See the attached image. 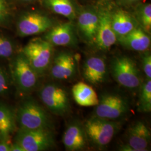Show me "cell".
<instances>
[{
    "label": "cell",
    "mask_w": 151,
    "mask_h": 151,
    "mask_svg": "<svg viewBox=\"0 0 151 151\" xmlns=\"http://www.w3.org/2000/svg\"><path fill=\"white\" fill-rule=\"evenodd\" d=\"M125 1H127V2H135V1H137L138 0H124Z\"/></svg>",
    "instance_id": "cell-31"
},
{
    "label": "cell",
    "mask_w": 151,
    "mask_h": 151,
    "mask_svg": "<svg viewBox=\"0 0 151 151\" xmlns=\"http://www.w3.org/2000/svg\"><path fill=\"white\" fill-rule=\"evenodd\" d=\"M11 145L9 141L0 140V151H10Z\"/></svg>",
    "instance_id": "cell-28"
},
{
    "label": "cell",
    "mask_w": 151,
    "mask_h": 151,
    "mask_svg": "<svg viewBox=\"0 0 151 151\" xmlns=\"http://www.w3.org/2000/svg\"><path fill=\"white\" fill-rule=\"evenodd\" d=\"M111 25L117 38L127 34L137 27L133 17L123 10H118L111 14Z\"/></svg>",
    "instance_id": "cell-20"
},
{
    "label": "cell",
    "mask_w": 151,
    "mask_h": 151,
    "mask_svg": "<svg viewBox=\"0 0 151 151\" xmlns=\"http://www.w3.org/2000/svg\"><path fill=\"white\" fill-rule=\"evenodd\" d=\"M24 1H32V0H24Z\"/></svg>",
    "instance_id": "cell-32"
},
{
    "label": "cell",
    "mask_w": 151,
    "mask_h": 151,
    "mask_svg": "<svg viewBox=\"0 0 151 151\" xmlns=\"http://www.w3.org/2000/svg\"><path fill=\"white\" fill-rule=\"evenodd\" d=\"M151 138L150 130L144 123L138 121L128 130L127 144L135 151H148Z\"/></svg>",
    "instance_id": "cell-15"
},
{
    "label": "cell",
    "mask_w": 151,
    "mask_h": 151,
    "mask_svg": "<svg viewBox=\"0 0 151 151\" xmlns=\"http://www.w3.org/2000/svg\"><path fill=\"white\" fill-rule=\"evenodd\" d=\"M10 151H25L18 143L15 142L14 144L11 145V150Z\"/></svg>",
    "instance_id": "cell-29"
},
{
    "label": "cell",
    "mask_w": 151,
    "mask_h": 151,
    "mask_svg": "<svg viewBox=\"0 0 151 151\" xmlns=\"http://www.w3.org/2000/svg\"><path fill=\"white\" fill-rule=\"evenodd\" d=\"M107 73L106 62L103 57L92 56L83 63V77L90 84L99 85L103 83L106 79Z\"/></svg>",
    "instance_id": "cell-13"
},
{
    "label": "cell",
    "mask_w": 151,
    "mask_h": 151,
    "mask_svg": "<svg viewBox=\"0 0 151 151\" xmlns=\"http://www.w3.org/2000/svg\"><path fill=\"white\" fill-rule=\"evenodd\" d=\"M16 128L15 112L7 105L0 103V140L9 141Z\"/></svg>",
    "instance_id": "cell-19"
},
{
    "label": "cell",
    "mask_w": 151,
    "mask_h": 151,
    "mask_svg": "<svg viewBox=\"0 0 151 151\" xmlns=\"http://www.w3.org/2000/svg\"><path fill=\"white\" fill-rule=\"evenodd\" d=\"M38 95L51 113L60 116L70 113V103L69 95L60 85L55 83H46L39 90Z\"/></svg>",
    "instance_id": "cell-5"
},
{
    "label": "cell",
    "mask_w": 151,
    "mask_h": 151,
    "mask_svg": "<svg viewBox=\"0 0 151 151\" xmlns=\"http://www.w3.org/2000/svg\"><path fill=\"white\" fill-rule=\"evenodd\" d=\"M15 142L25 151H42L50 149L55 145L52 129H22L17 130Z\"/></svg>",
    "instance_id": "cell-8"
},
{
    "label": "cell",
    "mask_w": 151,
    "mask_h": 151,
    "mask_svg": "<svg viewBox=\"0 0 151 151\" xmlns=\"http://www.w3.org/2000/svg\"><path fill=\"white\" fill-rule=\"evenodd\" d=\"M51 76L58 80H70L77 73V62L69 52H60L53 58L50 66Z\"/></svg>",
    "instance_id": "cell-9"
},
{
    "label": "cell",
    "mask_w": 151,
    "mask_h": 151,
    "mask_svg": "<svg viewBox=\"0 0 151 151\" xmlns=\"http://www.w3.org/2000/svg\"><path fill=\"white\" fill-rule=\"evenodd\" d=\"M110 68L114 80L120 86L129 90L139 88L142 81L136 63L127 56H117L113 59Z\"/></svg>",
    "instance_id": "cell-4"
},
{
    "label": "cell",
    "mask_w": 151,
    "mask_h": 151,
    "mask_svg": "<svg viewBox=\"0 0 151 151\" xmlns=\"http://www.w3.org/2000/svg\"><path fill=\"white\" fill-rule=\"evenodd\" d=\"M74 100L81 106H95L99 103L96 92L91 86L86 83L80 82L72 88Z\"/></svg>",
    "instance_id": "cell-18"
},
{
    "label": "cell",
    "mask_w": 151,
    "mask_h": 151,
    "mask_svg": "<svg viewBox=\"0 0 151 151\" xmlns=\"http://www.w3.org/2000/svg\"><path fill=\"white\" fill-rule=\"evenodd\" d=\"M15 113L16 124L19 129H52L53 128V123L48 114L32 99L23 101Z\"/></svg>",
    "instance_id": "cell-1"
},
{
    "label": "cell",
    "mask_w": 151,
    "mask_h": 151,
    "mask_svg": "<svg viewBox=\"0 0 151 151\" xmlns=\"http://www.w3.org/2000/svg\"><path fill=\"white\" fill-rule=\"evenodd\" d=\"M87 137L83 124L78 120H73L67 126L62 137V142L65 150H83L87 145Z\"/></svg>",
    "instance_id": "cell-11"
},
{
    "label": "cell",
    "mask_w": 151,
    "mask_h": 151,
    "mask_svg": "<svg viewBox=\"0 0 151 151\" xmlns=\"http://www.w3.org/2000/svg\"><path fill=\"white\" fill-rule=\"evenodd\" d=\"M137 103V110L143 113H149L151 111V79L142 82Z\"/></svg>",
    "instance_id": "cell-22"
},
{
    "label": "cell",
    "mask_w": 151,
    "mask_h": 151,
    "mask_svg": "<svg viewBox=\"0 0 151 151\" xmlns=\"http://www.w3.org/2000/svg\"><path fill=\"white\" fill-rule=\"evenodd\" d=\"M45 39L53 45L74 46L77 42L75 27L70 22L56 25L49 29Z\"/></svg>",
    "instance_id": "cell-14"
},
{
    "label": "cell",
    "mask_w": 151,
    "mask_h": 151,
    "mask_svg": "<svg viewBox=\"0 0 151 151\" xmlns=\"http://www.w3.org/2000/svg\"><path fill=\"white\" fill-rule=\"evenodd\" d=\"M142 68L147 79H151V55L150 53L145 54L142 60Z\"/></svg>",
    "instance_id": "cell-26"
},
{
    "label": "cell",
    "mask_w": 151,
    "mask_h": 151,
    "mask_svg": "<svg viewBox=\"0 0 151 151\" xmlns=\"http://www.w3.org/2000/svg\"><path fill=\"white\" fill-rule=\"evenodd\" d=\"M8 14V5L6 0H0V24L5 21Z\"/></svg>",
    "instance_id": "cell-27"
},
{
    "label": "cell",
    "mask_w": 151,
    "mask_h": 151,
    "mask_svg": "<svg viewBox=\"0 0 151 151\" xmlns=\"http://www.w3.org/2000/svg\"><path fill=\"white\" fill-rule=\"evenodd\" d=\"M5 70L0 67V95L7 94L10 89V81Z\"/></svg>",
    "instance_id": "cell-25"
},
{
    "label": "cell",
    "mask_w": 151,
    "mask_h": 151,
    "mask_svg": "<svg viewBox=\"0 0 151 151\" xmlns=\"http://www.w3.org/2000/svg\"><path fill=\"white\" fill-rule=\"evenodd\" d=\"M140 22L142 28L148 32L151 28V5L148 4L144 6L140 10Z\"/></svg>",
    "instance_id": "cell-23"
},
{
    "label": "cell",
    "mask_w": 151,
    "mask_h": 151,
    "mask_svg": "<svg viewBox=\"0 0 151 151\" xmlns=\"http://www.w3.org/2000/svg\"><path fill=\"white\" fill-rule=\"evenodd\" d=\"M53 45L45 39L35 38L23 48L22 53L40 77L49 69L53 60Z\"/></svg>",
    "instance_id": "cell-3"
},
{
    "label": "cell",
    "mask_w": 151,
    "mask_h": 151,
    "mask_svg": "<svg viewBox=\"0 0 151 151\" xmlns=\"http://www.w3.org/2000/svg\"><path fill=\"white\" fill-rule=\"evenodd\" d=\"M14 53V46L11 41L0 35V58H10Z\"/></svg>",
    "instance_id": "cell-24"
},
{
    "label": "cell",
    "mask_w": 151,
    "mask_h": 151,
    "mask_svg": "<svg viewBox=\"0 0 151 151\" xmlns=\"http://www.w3.org/2000/svg\"><path fill=\"white\" fill-rule=\"evenodd\" d=\"M123 46L137 52H145L150 48L151 38L142 27H137L124 36L117 38Z\"/></svg>",
    "instance_id": "cell-17"
},
{
    "label": "cell",
    "mask_w": 151,
    "mask_h": 151,
    "mask_svg": "<svg viewBox=\"0 0 151 151\" xmlns=\"http://www.w3.org/2000/svg\"><path fill=\"white\" fill-rule=\"evenodd\" d=\"M117 42L111 25V14L104 11L99 14V23L95 44L103 51L108 50Z\"/></svg>",
    "instance_id": "cell-12"
},
{
    "label": "cell",
    "mask_w": 151,
    "mask_h": 151,
    "mask_svg": "<svg viewBox=\"0 0 151 151\" xmlns=\"http://www.w3.org/2000/svg\"><path fill=\"white\" fill-rule=\"evenodd\" d=\"M87 139L98 148H104L113 140L120 128L119 122L92 116L84 123Z\"/></svg>",
    "instance_id": "cell-2"
},
{
    "label": "cell",
    "mask_w": 151,
    "mask_h": 151,
    "mask_svg": "<svg viewBox=\"0 0 151 151\" xmlns=\"http://www.w3.org/2000/svg\"><path fill=\"white\" fill-rule=\"evenodd\" d=\"M46 4L55 13L72 20L76 16L75 9L70 0H45Z\"/></svg>",
    "instance_id": "cell-21"
},
{
    "label": "cell",
    "mask_w": 151,
    "mask_h": 151,
    "mask_svg": "<svg viewBox=\"0 0 151 151\" xmlns=\"http://www.w3.org/2000/svg\"><path fill=\"white\" fill-rule=\"evenodd\" d=\"M11 64V76L17 90L24 94L33 91L37 86L39 76L25 56L22 53L19 54Z\"/></svg>",
    "instance_id": "cell-6"
},
{
    "label": "cell",
    "mask_w": 151,
    "mask_h": 151,
    "mask_svg": "<svg viewBox=\"0 0 151 151\" xmlns=\"http://www.w3.org/2000/svg\"><path fill=\"white\" fill-rule=\"evenodd\" d=\"M93 115L99 118L116 120L122 118L129 111L128 100L114 93H105L99 97Z\"/></svg>",
    "instance_id": "cell-7"
},
{
    "label": "cell",
    "mask_w": 151,
    "mask_h": 151,
    "mask_svg": "<svg viewBox=\"0 0 151 151\" xmlns=\"http://www.w3.org/2000/svg\"><path fill=\"white\" fill-rule=\"evenodd\" d=\"M119 150L122 151H135L132 147L129 146L127 143L120 145L119 148Z\"/></svg>",
    "instance_id": "cell-30"
},
{
    "label": "cell",
    "mask_w": 151,
    "mask_h": 151,
    "mask_svg": "<svg viewBox=\"0 0 151 151\" xmlns=\"http://www.w3.org/2000/svg\"><path fill=\"white\" fill-rule=\"evenodd\" d=\"M99 23V14L93 10L82 11L78 18V27L82 37L90 44L95 43Z\"/></svg>",
    "instance_id": "cell-16"
},
{
    "label": "cell",
    "mask_w": 151,
    "mask_h": 151,
    "mask_svg": "<svg viewBox=\"0 0 151 151\" xmlns=\"http://www.w3.org/2000/svg\"><path fill=\"white\" fill-rule=\"evenodd\" d=\"M52 22L47 16L37 13H31L22 17L17 24V32L21 37L37 35L49 30Z\"/></svg>",
    "instance_id": "cell-10"
}]
</instances>
